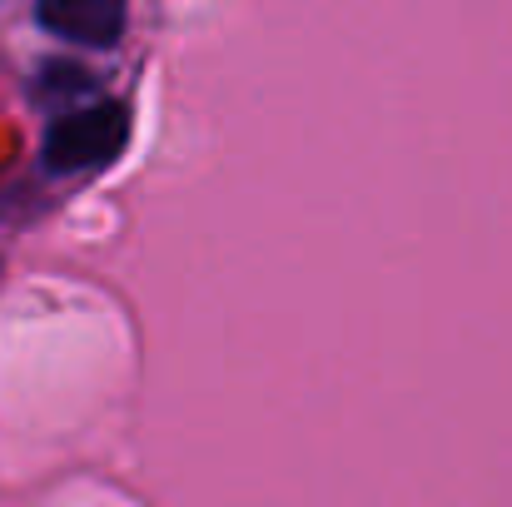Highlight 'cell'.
<instances>
[{"mask_svg": "<svg viewBox=\"0 0 512 507\" xmlns=\"http://www.w3.org/2000/svg\"><path fill=\"white\" fill-rule=\"evenodd\" d=\"M35 20L70 40V45H85V50H110L125 40L130 30V5L125 0H40L35 5Z\"/></svg>", "mask_w": 512, "mask_h": 507, "instance_id": "obj_2", "label": "cell"}, {"mask_svg": "<svg viewBox=\"0 0 512 507\" xmlns=\"http://www.w3.org/2000/svg\"><path fill=\"white\" fill-rule=\"evenodd\" d=\"M130 145V110L125 105H90V110H70L45 130L40 160L50 174H95V169L115 165Z\"/></svg>", "mask_w": 512, "mask_h": 507, "instance_id": "obj_1", "label": "cell"}]
</instances>
